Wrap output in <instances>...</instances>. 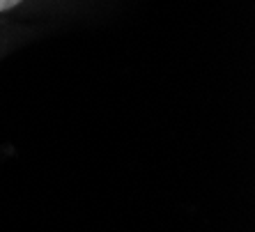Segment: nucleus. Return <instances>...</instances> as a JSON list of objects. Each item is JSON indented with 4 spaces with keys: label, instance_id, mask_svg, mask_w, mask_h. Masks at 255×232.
Wrapping results in <instances>:
<instances>
[{
    "label": "nucleus",
    "instance_id": "nucleus-2",
    "mask_svg": "<svg viewBox=\"0 0 255 232\" xmlns=\"http://www.w3.org/2000/svg\"><path fill=\"white\" fill-rule=\"evenodd\" d=\"M25 37H28V32H25L23 28H18L16 23L0 25V58H2L7 51H12L14 46H18Z\"/></svg>",
    "mask_w": 255,
    "mask_h": 232
},
{
    "label": "nucleus",
    "instance_id": "nucleus-1",
    "mask_svg": "<svg viewBox=\"0 0 255 232\" xmlns=\"http://www.w3.org/2000/svg\"><path fill=\"white\" fill-rule=\"evenodd\" d=\"M76 0H0V25L14 23L16 18L58 14L62 9H74Z\"/></svg>",
    "mask_w": 255,
    "mask_h": 232
}]
</instances>
